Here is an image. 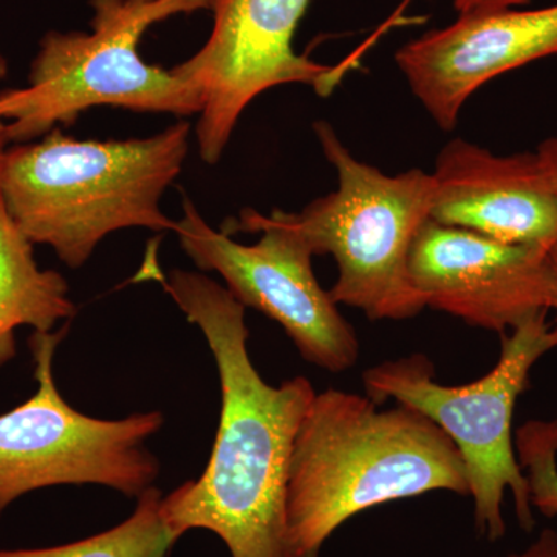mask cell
Returning a JSON list of instances; mask_svg holds the SVG:
<instances>
[{
  "label": "cell",
  "instance_id": "cell-1",
  "mask_svg": "<svg viewBox=\"0 0 557 557\" xmlns=\"http://www.w3.org/2000/svg\"><path fill=\"white\" fill-rule=\"evenodd\" d=\"M160 282L207 339L218 364L222 408L203 474L163 497L178 537L208 530L231 557H296L288 541L287 486L296 435L317 391L306 376L271 386L248 351L245 307L203 273H161L149 248L141 276Z\"/></svg>",
  "mask_w": 557,
  "mask_h": 557
},
{
  "label": "cell",
  "instance_id": "cell-2",
  "mask_svg": "<svg viewBox=\"0 0 557 557\" xmlns=\"http://www.w3.org/2000/svg\"><path fill=\"white\" fill-rule=\"evenodd\" d=\"M434 491L469 496L463 458L434 421L405 405L380 409L368 395L317 392L289 461V545L319 557L355 516Z\"/></svg>",
  "mask_w": 557,
  "mask_h": 557
},
{
  "label": "cell",
  "instance_id": "cell-3",
  "mask_svg": "<svg viewBox=\"0 0 557 557\" xmlns=\"http://www.w3.org/2000/svg\"><path fill=\"white\" fill-rule=\"evenodd\" d=\"M189 134L186 121L123 141L76 139L54 127L0 156V200L33 245L79 269L115 231H174L160 201L182 172Z\"/></svg>",
  "mask_w": 557,
  "mask_h": 557
},
{
  "label": "cell",
  "instance_id": "cell-4",
  "mask_svg": "<svg viewBox=\"0 0 557 557\" xmlns=\"http://www.w3.org/2000/svg\"><path fill=\"white\" fill-rule=\"evenodd\" d=\"M548 311L531 314L500 336L497 364L472 383H438L434 362L423 354L383 361L362 373L366 395L375 405L395 399L423 413L453 440L467 467L475 530L490 542L507 533V491L519 527L531 533L536 525L527 478L516 456L512 418L518 399L530 387L531 370L557 348V324H549Z\"/></svg>",
  "mask_w": 557,
  "mask_h": 557
},
{
  "label": "cell",
  "instance_id": "cell-5",
  "mask_svg": "<svg viewBox=\"0 0 557 557\" xmlns=\"http://www.w3.org/2000/svg\"><path fill=\"white\" fill-rule=\"evenodd\" d=\"M211 2L90 0L91 33H47L28 86L0 94V119L10 141L27 143L57 124L70 126L95 106L177 116L201 113L199 90L172 70L148 64L138 44L152 25L175 14L211 10Z\"/></svg>",
  "mask_w": 557,
  "mask_h": 557
},
{
  "label": "cell",
  "instance_id": "cell-6",
  "mask_svg": "<svg viewBox=\"0 0 557 557\" xmlns=\"http://www.w3.org/2000/svg\"><path fill=\"white\" fill-rule=\"evenodd\" d=\"M313 131L338 189L287 218L314 256L335 258L338 278L330 296L372 322L418 317L426 307L410 285L408 258L418 230L431 219L432 175L384 174L355 159L327 121H317Z\"/></svg>",
  "mask_w": 557,
  "mask_h": 557
},
{
  "label": "cell",
  "instance_id": "cell-7",
  "mask_svg": "<svg viewBox=\"0 0 557 557\" xmlns=\"http://www.w3.org/2000/svg\"><path fill=\"white\" fill-rule=\"evenodd\" d=\"M182 205L174 233L197 269L215 271L245 309L277 322L304 361L329 373L347 372L357 364V332L319 285L314 255L287 212L274 209L263 215L245 208L239 218L215 231L188 196Z\"/></svg>",
  "mask_w": 557,
  "mask_h": 557
},
{
  "label": "cell",
  "instance_id": "cell-8",
  "mask_svg": "<svg viewBox=\"0 0 557 557\" xmlns=\"http://www.w3.org/2000/svg\"><path fill=\"white\" fill-rule=\"evenodd\" d=\"M67 332L28 339L38 391L0 416V516L16 498L60 485H101L139 497L160 475L146 442L164 424L160 410L121 420L84 416L69 405L53 376L57 347Z\"/></svg>",
  "mask_w": 557,
  "mask_h": 557
},
{
  "label": "cell",
  "instance_id": "cell-9",
  "mask_svg": "<svg viewBox=\"0 0 557 557\" xmlns=\"http://www.w3.org/2000/svg\"><path fill=\"white\" fill-rule=\"evenodd\" d=\"M310 0H212L214 25L205 46L172 72L203 98L197 145L201 160L222 159L244 110L263 91L306 84L321 97L338 86L343 69L293 50Z\"/></svg>",
  "mask_w": 557,
  "mask_h": 557
},
{
  "label": "cell",
  "instance_id": "cell-10",
  "mask_svg": "<svg viewBox=\"0 0 557 557\" xmlns=\"http://www.w3.org/2000/svg\"><path fill=\"white\" fill-rule=\"evenodd\" d=\"M548 251L428 219L410 245L408 276L426 309L504 336L549 310Z\"/></svg>",
  "mask_w": 557,
  "mask_h": 557
},
{
  "label": "cell",
  "instance_id": "cell-11",
  "mask_svg": "<svg viewBox=\"0 0 557 557\" xmlns=\"http://www.w3.org/2000/svg\"><path fill=\"white\" fill-rule=\"evenodd\" d=\"M557 54V5L458 16L395 53L413 97L440 129H456L461 109L491 79Z\"/></svg>",
  "mask_w": 557,
  "mask_h": 557
},
{
  "label": "cell",
  "instance_id": "cell-12",
  "mask_svg": "<svg viewBox=\"0 0 557 557\" xmlns=\"http://www.w3.org/2000/svg\"><path fill=\"white\" fill-rule=\"evenodd\" d=\"M431 175L435 222L504 244H557V194L536 150L496 156L454 138L440 150Z\"/></svg>",
  "mask_w": 557,
  "mask_h": 557
},
{
  "label": "cell",
  "instance_id": "cell-13",
  "mask_svg": "<svg viewBox=\"0 0 557 557\" xmlns=\"http://www.w3.org/2000/svg\"><path fill=\"white\" fill-rule=\"evenodd\" d=\"M32 244L0 200V368L16 357L14 330L28 325L50 333L75 317L69 284L54 270H40Z\"/></svg>",
  "mask_w": 557,
  "mask_h": 557
},
{
  "label": "cell",
  "instance_id": "cell-14",
  "mask_svg": "<svg viewBox=\"0 0 557 557\" xmlns=\"http://www.w3.org/2000/svg\"><path fill=\"white\" fill-rule=\"evenodd\" d=\"M163 494L150 486L134 512L102 533L49 548L0 549V557H168L180 541L161 511Z\"/></svg>",
  "mask_w": 557,
  "mask_h": 557
},
{
  "label": "cell",
  "instance_id": "cell-15",
  "mask_svg": "<svg viewBox=\"0 0 557 557\" xmlns=\"http://www.w3.org/2000/svg\"><path fill=\"white\" fill-rule=\"evenodd\" d=\"M515 448L527 478L531 507L545 518H556L557 418L527 421L516 431Z\"/></svg>",
  "mask_w": 557,
  "mask_h": 557
},
{
  "label": "cell",
  "instance_id": "cell-16",
  "mask_svg": "<svg viewBox=\"0 0 557 557\" xmlns=\"http://www.w3.org/2000/svg\"><path fill=\"white\" fill-rule=\"evenodd\" d=\"M530 2L531 0H454V9L458 16H469V14L518 9V7H525Z\"/></svg>",
  "mask_w": 557,
  "mask_h": 557
},
{
  "label": "cell",
  "instance_id": "cell-17",
  "mask_svg": "<svg viewBox=\"0 0 557 557\" xmlns=\"http://www.w3.org/2000/svg\"><path fill=\"white\" fill-rule=\"evenodd\" d=\"M491 557H557V531L553 528H545L522 552Z\"/></svg>",
  "mask_w": 557,
  "mask_h": 557
},
{
  "label": "cell",
  "instance_id": "cell-18",
  "mask_svg": "<svg viewBox=\"0 0 557 557\" xmlns=\"http://www.w3.org/2000/svg\"><path fill=\"white\" fill-rule=\"evenodd\" d=\"M536 153L557 194V134L544 139L537 146Z\"/></svg>",
  "mask_w": 557,
  "mask_h": 557
},
{
  "label": "cell",
  "instance_id": "cell-19",
  "mask_svg": "<svg viewBox=\"0 0 557 557\" xmlns=\"http://www.w3.org/2000/svg\"><path fill=\"white\" fill-rule=\"evenodd\" d=\"M549 310L555 311L557 324V244L548 251Z\"/></svg>",
  "mask_w": 557,
  "mask_h": 557
},
{
  "label": "cell",
  "instance_id": "cell-20",
  "mask_svg": "<svg viewBox=\"0 0 557 557\" xmlns=\"http://www.w3.org/2000/svg\"><path fill=\"white\" fill-rule=\"evenodd\" d=\"M9 129H7V123L2 119H0V156L7 150V145H9Z\"/></svg>",
  "mask_w": 557,
  "mask_h": 557
},
{
  "label": "cell",
  "instance_id": "cell-21",
  "mask_svg": "<svg viewBox=\"0 0 557 557\" xmlns=\"http://www.w3.org/2000/svg\"><path fill=\"white\" fill-rule=\"evenodd\" d=\"M7 73H9V64H7L5 58L0 57V81L5 78Z\"/></svg>",
  "mask_w": 557,
  "mask_h": 557
},
{
  "label": "cell",
  "instance_id": "cell-22",
  "mask_svg": "<svg viewBox=\"0 0 557 557\" xmlns=\"http://www.w3.org/2000/svg\"><path fill=\"white\" fill-rule=\"evenodd\" d=\"M135 2H149V0H135Z\"/></svg>",
  "mask_w": 557,
  "mask_h": 557
}]
</instances>
